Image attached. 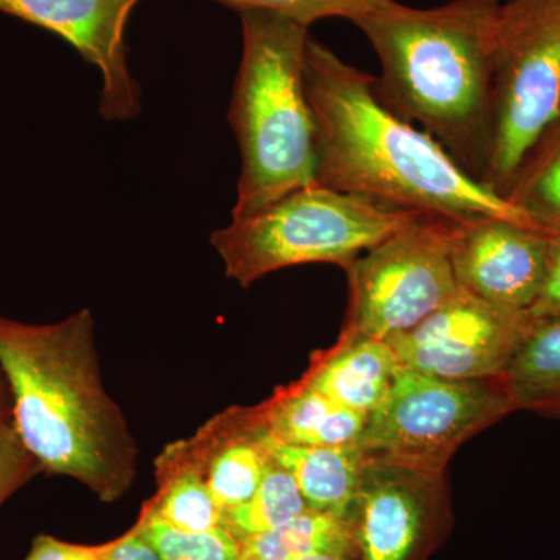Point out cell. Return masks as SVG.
Listing matches in <instances>:
<instances>
[{"instance_id": "obj_19", "label": "cell", "mask_w": 560, "mask_h": 560, "mask_svg": "<svg viewBox=\"0 0 560 560\" xmlns=\"http://www.w3.org/2000/svg\"><path fill=\"white\" fill-rule=\"evenodd\" d=\"M316 552L355 558V534L350 518L307 510L285 525L243 540L237 560H296Z\"/></svg>"}, {"instance_id": "obj_17", "label": "cell", "mask_w": 560, "mask_h": 560, "mask_svg": "<svg viewBox=\"0 0 560 560\" xmlns=\"http://www.w3.org/2000/svg\"><path fill=\"white\" fill-rule=\"evenodd\" d=\"M501 378L515 411L560 419V316L533 319Z\"/></svg>"}, {"instance_id": "obj_26", "label": "cell", "mask_w": 560, "mask_h": 560, "mask_svg": "<svg viewBox=\"0 0 560 560\" xmlns=\"http://www.w3.org/2000/svg\"><path fill=\"white\" fill-rule=\"evenodd\" d=\"M529 315L536 319L560 316V235H552L550 238L547 275Z\"/></svg>"}, {"instance_id": "obj_3", "label": "cell", "mask_w": 560, "mask_h": 560, "mask_svg": "<svg viewBox=\"0 0 560 560\" xmlns=\"http://www.w3.org/2000/svg\"><path fill=\"white\" fill-rule=\"evenodd\" d=\"M501 0H451L416 9L386 0L357 22L381 61L374 90L419 124L475 179L493 135V70Z\"/></svg>"}, {"instance_id": "obj_20", "label": "cell", "mask_w": 560, "mask_h": 560, "mask_svg": "<svg viewBox=\"0 0 560 560\" xmlns=\"http://www.w3.org/2000/svg\"><path fill=\"white\" fill-rule=\"evenodd\" d=\"M504 198L560 235V117L530 147Z\"/></svg>"}, {"instance_id": "obj_15", "label": "cell", "mask_w": 560, "mask_h": 560, "mask_svg": "<svg viewBox=\"0 0 560 560\" xmlns=\"http://www.w3.org/2000/svg\"><path fill=\"white\" fill-rule=\"evenodd\" d=\"M254 410L272 438L307 447L357 445L370 418L341 407L301 378L276 390Z\"/></svg>"}, {"instance_id": "obj_7", "label": "cell", "mask_w": 560, "mask_h": 560, "mask_svg": "<svg viewBox=\"0 0 560 560\" xmlns=\"http://www.w3.org/2000/svg\"><path fill=\"white\" fill-rule=\"evenodd\" d=\"M458 220L419 213L346 268L342 331L388 341L422 323L459 293L452 265Z\"/></svg>"}, {"instance_id": "obj_12", "label": "cell", "mask_w": 560, "mask_h": 560, "mask_svg": "<svg viewBox=\"0 0 560 560\" xmlns=\"http://www.w3.org/2000/svg\"><path fill=\"white\" fill-rule=\"evenodd\" d=\"M551 237L490 217L458 221L452 265L459 289L490 304L529 313L544 287Z\"/></svg>"}, {"instance_id": "obj_5", "label": "cell", "mask_w": 560, "mask_h": 560, "mask_svg": "<svg viewBox=\"0 0 560 560\" xmlns=\"http://www.w3.org/2000/svg\"><path fill=\"white\" fill-rule=\"evenodd\" d=\"M422 212L312 184L253 215L232 219L210 243L226 278L248 289L283 268L340 265L342 270Z\"/></svg>"}, {"instance_id": "obj_8", "label": "cell", "mask_w": 560, "mask_h": 560, "mask_svg": "<svg viewBox=\"0 0 560 560\" xmlns=\"http://www.w3.org/2000/svg\"><path fill=\"white\" fill-rule=\"evenodd\" d=\"M514 411L501 377L447 381L400 368L357 445L366 455L445 471L464 442Z\"/></svg>"}, {"instance_id": "obj_1", "label": "cell", "mask_w": 560, "mask_h": 560, "mask_svg": "<svg viewBox=\"0 0 560 560\" xmlns=\"http://www.w3.org/2000/svg\"><path fill=\"white\" fill-rule=\"evenodd\" d=\"M374 81L308 39L304 83L316 121V183L394 208L458 221L490 217L552 235L386 108Z\"/></svg>"}, {"instance_id": "obj_2", "label": "cell", "mask_w": 560, "mask_h": 560, "mask_svg": "<svg viewBox=\"0 0 560 560\" xmlns=\"http://www.w3.org/2000/svg\"><path fill=\"white\" fill-rule=\"evenodd\" d=\"M0 368L14 429L43 474L72 478L103 503L127 495L139 445L103 385L92 313L51 324L0 316Z\"/></svg>"}, {"instance_id": "obj_22", "label": "cell", "mask_w": 560, "mask_h": 560, "mask_svg": "<svg viewBox=\"0 0 560 560\" xmlns=\"http://www.w3.org/2000/svg\"><path fill=\"white\" fill-rule=\"evenodd\" d=\"M142 530L162 560H237L241 541L224 528L186 533L151 517V501L142 508Z\"/></svg>"}, {"instance_id": "obj_23", "label": "cell", "mask_w": 560, "mask_h": 560, "mask_svg": "<svg viewBox=\"0 0 560 560\" xmlns=\"http://www.w3.org/2000/svg\"><path fill=\"white\" fill-rule=\"evenodd\" d=\"M235 11L265 10L311 28L315 22L341 18L352 24L377 10L386 0H215Z\"/></svg>"}, {"instance_id": "obj_11", "label": "cell", "mask_w": 560, "mask_h": 560, "mask_svg": "<svg viewBox=\"0 0 560 560\" xmlns=\"http://www.w3.org/2000/svg\"><path fill=\"white\" fill-rule=\"evenodd\" d=\"M139 0H0L10 14L68 40L95 68L103 86L101 114L108 121H127L140 113V88L127 61L125 28Z\"/></svg>"}, {"instance_id": "obj_10", "label": "cell", "mask_w": 560, "mask_h": 560, "mask_svg": "<svg viewBox=\"0 0 560 560\" xmlns=\"http://www.w3.org/2000/svg\"><path fill=\"white\" fill-rule=\"evenodd\" d=\"M447 517L445 471L366 455L350 514L360 560H422Z\"/></svg>"}, {"instance_id": "obj_4", "label": "cell", "mask_w": 560, "mask_h": 560, "mask_svg": "<svg viewBox=\"0 0 560 560\" xmlns=\"http://www.w3.org/2000/svg\"><path fill=\"white\" fill-rule=\"evenodd\" d=\"M237 13L243 50L228 120L242 173L232 219L316 184V121L304 83L308 28L271 11Z\"/></svg>"}, {"instance_id": "obj_18", "label": "cell", "mask_w": 560, "mask_h": 560, "mask_svg": "<svg viewBox=\"0 0 560 560\" xmlns=\"http://www.w3.org/2000/svg\"><path fill=\"white\" fill-rule=\"evenodd\" d=\"M160 490L151 501V517L186 533L220 528L221 512L197 460L179 442L156 460Z\"/></svg>"}, {"instance_id": "obj_29", "label": "cell", "mask_w": 560, "mask_h": 560, "mask_svg": "<svg viewBox=\"0 0 560 560\" xmlns=\"http://www.w3.org/2000/svg\"><path fill=\"white\" fill-rule=\"evenodd\" d=\"M296 560H353V556L338 555V552H316Z\"/></svg>"}, {"instance_id": "obj_6", "label": "cell", "mask_w": 560, "mask_h": 560, "mask_svg": "<svg viewBox=\"0 0 560 560\" xmlns=\"http://www.w3.org/2000/svg\"><path fill=\"white\" fill-rule=\"evenodd\" d=\"M560 117V0H501L493 135L481 183L504 197L541 132Z\"/></svg>"}, {"instance_id": "obj_24", "label": "cell", "mask_w": 560, "mask_h": 560, "mask_svg": "<svg viewBox=\"0 0 560 560\" xmlns=\"http://www.w3.org/2000/svg\"><path fill=\"white\" fill-rule=\"evenodd\" d=\"M38 474V460L21 441L13 420L0 419V506Z\"/></svg>"}, {"instance_id": "obj_9", "label": "cell", "mask_w": 560, "mask_h": 560, "mask_svg": "<svg viewBox=\"0 0 560 560\" xmlns=\"http://www.w3.org/2000/svg\"><path fill=\"white\" fill-rule=\"evenodd\" d=\"M533 319L528 312L500 307L459 290L418 326L388 342L405 370L447 381L499 378Z\"/></svg>"}, {"instance_id": "obj_13", "label": "cell", "mask_w": 560, "mask_h": 560, "mask_svg": "<svg viewBox=\"0 0 560 560\" xmlns=\"http://www.w3.org/2000/svg\"><path fill=\"white\" fill-rule=\"evenodd\" d=\"M179 444L201 467L221 512L234 510L253 497L271 460L254 407L221 412L191 440Z\"/></svg>"}, {"instance_id": "obj_27", "label": "cell", "mask_w": 560, "mask_h": 560, "mask_svg": "<svg viewBox=\"0 0 560 560\" xmlns=\"http://www.w3.org/2000/svg\"><path fill=\"white\" fill-rule=\"evenodd\" d=\"M142 525L143 512L140 511L138 521L119 536V541L105 560H162L160 552L143 534Z\"/></svg>"}, {"instance_id": "obj_16", "label": "cell", "mask_w": 560, "mask_h": 560, "mask_svg": "<svg viewBox=\"0 0 560 560\" xmlns=\"http://www.w3.org/2000/svg\"><path fill=\"white\" fill-rule=\"evenodd\" d=\"M261 440L271 458L290 471L308 510L350 518L366 459L359 445L307 447L289 444L272 438L264 427Z\"/></svg>"}, {"instance_id": "obj_21", "label": "cell", "mask_w": 560, "mask_h": 560, "mask_svg": "<svg viewBox=\"0 0 560 560\" xmlns=\"http://www.w3.org/2000/svg\"><path fill=\"white\" fill-rule=\"evenodd\" d=\"M307 510L290 471L271 458L253 497L241 506L223 512L221 528L242 544L257 534L285 525Z\"/></svg>"}, {"instance_id": "obj_28", "label": "cell", "mask_w": 560, "mask_h": 560, "mask_svg": "<svg viewBox=\"0 0 560 560\" xmlns=\"http://www.w3.org/2000/svg\"><path fill=\"white\" fill-rule=\"evenodd\" d=\"M11 415H13V399H11L9 382L0 368V419H11Z\"/></svg>"}, {"instance_id": "obj_25", "label": "cell", "mask_w": 560, "mask_h": 560, "mask_svg": "<svg viewBox=\"0 0 560 560\" xmlns=\"http://www.w3.org/2000/svg\"><path fill=\"white\" fill-rule=\"evenodd\" d=\"M119 537L103 544H73L50 534H38L24 560H105Z\"/></svg>"}, {"instance_id": "obj_14", "label": "cell", "mask_w": 560, "mask_h": 560, "mask_svg": "<svg viewBox=\"0 0 560 560\" xmlns=\"http://www.w3.org/2000/svg\"><path fill=\"white\" fill-rule=\"evenodd\" d=\"M399 370L388 341L341 330L331 348L313 357L301 381L341 407L370 416L385 399Z\"/></svg>"}]
</instances>
